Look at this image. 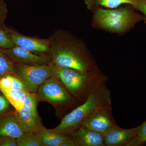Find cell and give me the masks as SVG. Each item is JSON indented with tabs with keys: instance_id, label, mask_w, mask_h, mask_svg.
<instances>
[{
	"instance_id": "30bf717a",
	"label": "cell",
	"mask_w": 146,
	"mask_h": 146,
	"mask_svg": "<svg viewBox=\"0 0 146 146\" xmlns=\"http://www.w3.org/2000/svg\"><path fill=\"white\" fill-rule=\"evenodd\" d=\"M13 43L16 46L39 54H49L50 43L49 39L31 37L21 34L20 33L8 28Z\"/></svg>"
},
{
	"instance_id": "cb8c5ba5",
	"label": "cell",
	"mask_w": 146,
	"mask_h": 146,
	"mask_svg": "<svg viewBox=\"0 0 146 146\" xmlns=\"http://www.w3.org/2000/svg\"><path fill=\"white\" fill-rule=\"evenodd\" d=\"M0 146H18L16 138L10 136L0 137Z\"/></svg>"
},
{
	"instance_id": "7c38bea8",
	"label": "cell",
	"mask_w": 146,
	"mask_h": 146,
	"mask_svg": "<svg viewBox=\"0 0 146 146\" xmlns=\"http://www.w3.org/2000/svg\"><path fill=\"white\" fill-rule=\"evenodd\" d=\"M77 146H105L102 134L89 129L83 125L70 134Z\"/></svg>"
},
{
	"instance_id": "ac0fdd59",
	"label": "cell",
	"mask_w": 146,
	"mask_h": 146,
	"mask_svg": "<svg viewBox=\"0 0 146 146\" xmlns=\"http://www.w3.org/2000/svg\"><path fill=\"white\" fill-rule=\"evenodd\" d=\"M16 141L18 146H42L40 136L35 131H25Z\"/></svg>"
},
{
	"instance_id": "44dd1931",
	"label": "cell",
	"mask_w": 146,
	"mask_h": 146,
	"mask_svg": "<svg viewBox=\"0 0 146 146\" xmlns=\"http://www.w3.org/2000/svg\"><path fill=\"white\" fill-rule=\"evenodd\" d=\"M146 139V121L140 125L136 136L131 140L127 146H141L145 143Z\"/></svg>"
},
{
	"instance_id": "7a4b0ae2",
	"label": "cell",
	"mask_w": 146,
	"mask_h": 146,
	"mask_svg": "<svg viewBox=\"0 0 146 146\" xmlns=\"http://www.w3.org/2000/svg\"><path fill=\"white\" fill-rule=\"evenodd\" d=\"M111 106L110 91L106 84H102L95 89L84 102L64 116L57 126L51 129L57 133L70 135L82 125L89 116Z\"/></svg>"
},
{
	"instance_id": "603a6c76",
	"label": "cell",
	"mask_w": 146,
	"mask_h": 146,
	"mask_svg": "<svg viewBox=\"0 0 146 146\" xmlns=\"http://www.w3.org/2000/svg\"><path fill=\"white\" fill-rule=\"evenodd\" d=\"M11 106L9 102L1 91L0 93V115L9 112Z\"/></svg>"
},
{
	"instance_id": "9a60e30c",
	"label": "cell",
	"mask_w": 146,
	"mask_h": 146,
	"mask_svg": "<svg viewBox=\"0 0 146 146\" xmlns=\"http://www.w3.org/2000/svg\"><path fill=\"white\" fill-rule=\"evenodd\" d=\"M0 91L5 96L16 110L20 109L23 107L27 95L29 92L17 89L4 88H1Z\"/></svg>"
},
{
	"instance_id": "484cf974",
	"label": "cell",
	"mask_w": 146,
	"mask_h": 146,
	"mask_svg": "<svg viewBox=\"0 0 146 146\" xmlns=\"http://www.w3.org/2000/svg\"><path fill=\"white\" fill-rule=\"evenodd\" d=\"M60 146H77L75 141L72 137L65 141L61 144Z\"/></svg>"
},
{
	"instance_id": "8992f818",
	"label": "cell",
	"mask_w": 146,
	"mask_h": 146,
	"mask_svg": "<svg viewBox=\"0 0 146 146\" xmlns=\"http://www.w3.org/2000/svg\"><path fill=\"white\" fill-rule=\"evenodd\" d=\"M54 67L52 62L34 66L13 63V75L23 82L30 93L36 94L42 84L54 76Z\"/></svg>"
},
{
	"instance_id": "ffe728a7",
	"label": "cell",
	"mask_w": 146,
	"mask_h": 146,
	"mask_svg": "<svg viewBox=\"0 0 146 146\" xmlns=\"http://www.w3.org/2000/svg\"><path fill=\"white\" fill-rule=\"evenodd\" d=\"M9 33L7 28L0 27V49H7L16 46Z\"/></svg>"
},
{
	"instance_id": "52a82bcc",
	"label": "cell",
	"mask_w": 146,
	"mask_h": 146,
	"mask_svg": "<svg viewBox=\"0 0 146 146\" xmlns=\"http://www.w3.org/2000/svg\"><path fill=\"white\" fill-rule=\"evenodd\" d=\"M38 102L36 94L29 92L23 107L15 110L25 131L36 132L43 126L36 109Z\"/></svg>"
},
{
	"instance_id": "2e32d148",
	"label": "cell",
	"mask_w": 146,
	"mask_h": 146,
	"mask_svg": "<svg viewBox=\"0 0 146 146\" xmlns=\"http://www.w3.org/2000/svg\"><path fill=\"white\" fill-rule=\"evenodd\" d=\"M87 8L94 10L100 7L112 9L117 8L123 4L132 6L135 0H84Z\"/></svg>"
},
{
	"instance_id": "d4e9b609",
	"label": "cell",
	"mask_w": 146,
	"mask_h": 146,
	"mask_svg": "<svg viewBox=\"0 0 146 146\" xmlns=\"http://www.w3.org/2000/svg\"><path fill=\"white\" fill-rule=\"evenodd\" d=\"M132 6L134 9L141 11L146 18V0H135Z\"/></svg>"
},
{
	"instance_id": "6da1fadb",
	"label": "cell",
	"mask_w": 146,
	"mask_h": 146,
	"mask_svg": "<svg viewBox=\"0 0 146 146\" xmlns=\"http://www.w3.org/2000/svg\"><path fill=\"white\" fill-rule=\"evenodd\" d=\"M48 39L50 43L49 54L54 65L86 73L100 71L86 44L74 35L58 30L55 31Z\"/></svg>"
},
{
	"instance_id": "9c48e42d",
	"label": "cell",
	"mask_w": 146,
	"mask_h": 146,
	"mask_svg": "<svg viewBox=\"0 0 146 146\" xmlns=\"http://www.w3.org/2000/svg\"><path fill=\"white\" fill-rule=\"evenodd\" d=\"M82 125L104 136L118 127L112 116V106L93 113L85 119Z\"/></svg>"
},
{
	"instance_id": "4316f807",
	"label": "cell",
	"mask_w": 146,
	"mask_h": 146,
	"mask_svg": "<svg viewBox=\"0 0 146 146\" xmlns=\"http://www.w3.org/2000/svg\"><path fill=\"white\" fill-rule=\"evenodd\" d=\"M145 143H146V139L145 140Z\"/></svg>"
},
{
	"instance_id": "d6986e66",
	"label": "cell",
	"mask_w": 146,
	"mask_h": 146,
	"mask_svg": "<svg viewBox=\"0 0 146 146\" xmlns=\"http://www.w3.org/2000/svg\"><path fill=\"white\" fill-rule=\"evenodd\" d=\"M13 63L0 49V78L8 74L13 75Z\"/></svg>"
},
{
	"instance_id": "7402d4cb",
	"label": "cell",
	"mask_w": 146,
	"mask_h": 146,
	"mask_svg": "<svg viewBox=\"0 0 146 146\" xmlns=\"http://www.w3.org/2000/svg\"><path fill=\"white\" fill-rule=\"evenodd\" d=\"M7 16L6 3L4 1H0V27H5V23Z\"/></svg>"
},
{
	"instance_id": "e0dca14e",
	"label": "cell",
	"mask_w": 146,
	"mask_h": 146,
	"mask_svg": "<svg viewBox=\"0 0 146 146\" xmlns=\"http://www.w3.org/2000/svg\"><path fill=\"white\" fill-rule=\"evenodd\" d=\"M11 89L28 91L23 82L13 75L8 74L0 78V89Z\"/></svg>"
},
{
	"instance_id": "277c9868",
	"label": "cell",
	"mask_w": 146,
	"mask_h": 146,
	"mask_svg": "<svg viewBox=\"0 0 146 146\" xmlns=\"http://www.w3.org/2000/svg\"><path fill=\"white\" fill-rule=\"evenodd\" d=\"M132 6L112 9L98 7L95 9L94 23L102 29L116 33H123L132 28L142 21L144 16L136 12Z\"/></svg>"
},
{
	"instance_id": "5b68a950",
	"label": "cell",
	"mask_w": 146,
	"mask_h": 146,
	"mask_svg": "<svg viewBox=\"0 0 146 146\" xmlns=\"http://www.w3.org/2000/svg\"><path fill=\"white\" fill-rule=\"evenodd\" d=\"M36 94L39 102H48L63 111L75 108L78 104V102L54 76L42 84Z\"/></svg>"
},
{
	"instance_id": "5bb4252c",
	"label": "cell",
	"mask_w": 146,
	"mask_h": 146,
	"mask_svg": "<svg viewBox=\"0 0 146 146\" xmlns=\"http://www.w3.org/2000/svg\"><path fill=\"white\" fill-rule=\"evenodd\" d=\"M36 132L40 136L42 146H60L70 138V135L55 132L43 125Z\"/></svg>"
},
{
	"instance_id": "ba28073f",
	"label": "cell",
	"mask_w": 146,
	"mask_h": 146,
	"mask_svg": "<svg viewBox=\"0 0 146 146\" xmlns=\"http://www.w3.org/2000/svg\"><path fill=\"white\" fill-rule=\"evenodd\" d=\"M0 49L14 64L34 66L51 62L49 54L35 53L18 46L7 49Z\"/></svg>"
},
{
	"instance_id": "83f0119b",
	"label": "cell",
	"mask_w": 146,
	"mask_h": 146,
	"mask_svg": "<svg viewBox=\"0 0 146 146\" xmlns=\"http://www.w3.org/2000/svg\"><path fill=\"white\" fill-rule=\"evenodd\" d=\"M0 1H2V0H0Z\"/></svg>"
},
{
	"instance_id": "8fae6325",
	"label": "cell",
	"mask_w": 146,
	"mask_h": 146,
	"mask_svg": "<svg viewBox=\"0 0 146 146\" xmlns=\"http://www.w3.org/2000/svg\"><path fill=\"white\" fill-rule=\"evenodd\" d=\"M25 132L16 110L0 115V137L10 136L17 139Z\"/></svg>"
},
{
	"instance_id": "4fadbf2b",
	"label": "cell",
	"mask_w": 146,
	"mask_h": 146,
	"mask_svg": "<svg viewBox=\"0 0 146 146\" xmlns=\"http://www.w3.org/2000/svg\"><path fill=\"white\" fill-rule=\"evenodd\" d=\"M140 125L133 128L125 129L118 126L104 135L105 146H127L137 134Z\"/></svg>"
},
{
	"instance_id": "3957f363",
	"label": "cell",
	"mask_w": 146,
	"mask_h": 146,
	"mask_svg": "<svg viewBox=\"0 0 146 146\" xmlns=\"http://www.w3.org/2000/svg\"><path fill=\"white\" fill-rule=\"evenodd\" d=\"M54 65V76L60 80L78 102L82 103L95 89L108 81L107 76L100 70L86 73L72 68Z\"/></svg>"
}]
</instances>
